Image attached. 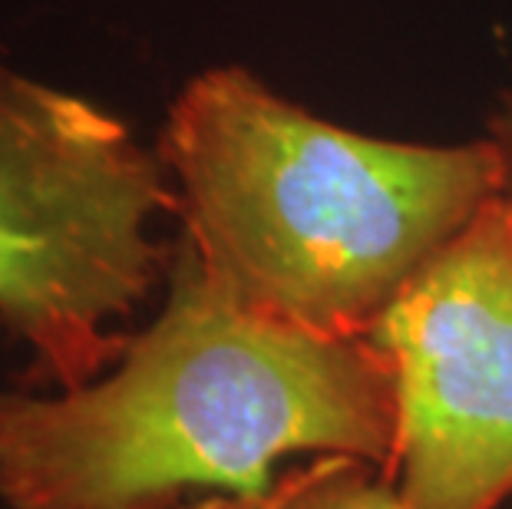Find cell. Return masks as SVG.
Returning <instances> with one entry per match:
<instances>
[{"mask_svg":"<svg viewBox=\"0 0 512 509\" xmlns=\"http://www.w3.org/2000/svg\"><path fill=\"white\" fill-rule=\"evenodd\" d=\"M166 305L106 374L0 394L10 509H179L189 493L261 496L294 453L394 476L397 384L370 338L268 321L176 242Z\"/></svg>","mask_w":512,"mask_h":509,"instance_id":"6da1fadb","label":"cell"},{"mask_svg":"<svg viewBox=\"0 0 512 509\" xmlns=\"http://www.w3.org/2000/svg\"><path fill=\"white\" fill-rule=\"evenodd\" d=\"M182 242L215 285L268 321L367 338L489 199L493 139L394 143L324 123L238 67L199 73L159 136Z\"/></svg>","mask_w":512,"mask_h":509,"instance_id":"7a4b0ae2","label":"cell"},{"mask_svg":"<svg viewBox=\"0 0 512 509\" xmlns=\"http://www.w3.org/2000/svg\"><path fill=\"white\" fill-rule=\"evenodd\" d=\"M179 196L119 116L0 60V324L57 391L106 374L169 278Z\"/></svg>","mask_w":512,"mask_h":509,"instance_id":"3957f363","label":"cell"},{"mask_svg":"<svg viewBox=\"0 0 512 509\" xmlns=\"http://www.w3.org/2000/svg\"><path fill=\"white\" fill-rule=\"evenodd\" d=\"M394 367V476L407 509L512 496V205L496 196L367 334Z\"/></svg>","mask_w":512,"mask_h":509,"instance_id":"277c9868","label":"cell"},{"mask_svg":"<svg viewBox=\"0 0 512 509\" xmlns=\"http://www.w3.org/2000/svg\"><path fill=\"white\" fill-rule=\"evenodd\" d=\"M281 509H407L390 476L354 457H318L281 476Z\"/></svg>","mask_w":512,"mask_h":509,"instance_id":"5b68a950","label":"cell"},{"mask_svg":"<svg viewBox=\"0 0 512 509\" xmlns=\"http://www.w3.org/2000/svg\"><path fill=\"white\" fill-rule=\"evenodd\" d=\"M281 503H285V483H281V476H278V483L261 496H222V493H215V496H209V500L192 503V506H179V509H281Z\"/></svg>","mask_w":512,"mask_h":509,"instance_id":"8992f818","label":"cell"},{"mask_svg":"<svg viewBox=\"0 0 512 509\" xmlns=\"http://www.w3.org/2000/svg\"><path fill=\"white\" fill-rule=\"evenodd\" d=\"M489 139L499 146V156H503V192L499 196L512 205V103L493 119V136Z\"/></svg>","mask_w":512,"mask_h":509,"instance_id":"52a82bcc","label":"cell"}]
</instances>
